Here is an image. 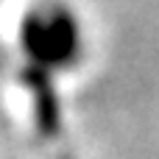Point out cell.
<instances>
[{"mask_svg": "<svg viewBox=\"0 0 159 159\" xmlns=\"http://www.w3.org/2000/svg\"><path fill=\"white\" fill-rule=\"evenodd\" d=\"M84 45V31L78 17L56 0L36 3L20 22V50L25 59L45 70L56 73L70 67Z\"/></svg>", "mask_w": 159, "mask_h": 159, "instance_id": "1", "label": "cell"}]
</instances>
